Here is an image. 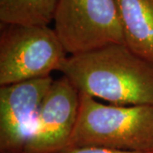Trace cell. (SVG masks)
Masks as SVG:
<instances>
[{
	"label": "cell",
	"instance_id": "3",
	"mask_svg": "<svg viewBox=\"0 0 153 153\" xmlns=\"http://www.w3.org/2000/svg\"><path fill=\"white\" fill-rule=\"evenodd\" d=\"M67 53L48 26L4 25L0 36V85L50 76L60 71Z\"/></svg>",
	"mask_w": 153,
	"mask_h": 153
},
{
	"label": "cell",
	"instance_id": "5",
	"mask_svg": "<svg viewBox=\"0 0 153 153\" xmlns=\"http://www.w3.org/2000/svg\"><path fill=\"white\" fill-rule=\"evenodd\" d=\"M79 92L66 76L54 80L22 153H55L68 146L76 126Z\"/></svg>",
	"mask_w": 153,
	"mask_h": 153
},
{
	"label": "cell",
	"instance_id": "4",
	"mask_svg": "<svg viewBox=\"0 0 153 153\" xmlns=\"http://www.w3.org/2000/svg\"><path fill=\"white\" fill-rule=\"evenodd\" d=\"M54 22L70 55L124 44L116 0H59Z\"/></svg>",
	"mask_w": 153,
	"mask_h": 153
},
{
	"label": "cell",
	"instance_id": "8",
	"mask_svg": "<svg viewBox=\"0 0 153 153\" xmlns=\"http://www.w3.org/2000/svg\"><path fill=\"white\" fill-rule=\"evenodd\" d=\"M59 0H0L4 25L45 27L54 21Z\"/></svg>",
	"mask_w": 153,
	"mask_h": 153
},
{
	"label": "cell",
	"instance_id": "2",
	"mask_svg": "<svg viewBox=\"0 0 153 153\" xmlns=\"http://www.w3.org/2000/svg\"><path fill=\"white\" fill-rule=\"evenodd\" d=\"M76 126L68 146H101L153 152V105H106L79 93Z\"/></svg>",
	"mask_w": 153,
	"mask_h": 153
},
{
	"label": "cell",
	"instance_id": "7",
	"mask_svg": "<svg viewBox=\"0 0 153 153\" xmlns=\"http://www.w3.org/2000/svg\"><path fill=\"white\" fill-rule=\"evenodd\" d=\"M124 44L153 63V0H116Z\"/></svg>",
	"mask_w": 153,
	"mask_h": 153
},
{
	"label": "cell",
	"instance_id": "6",
	"mask_svg": "<svg viewBox=\"0 0 153 153\" xmlns=\"http://www.w3.org/2000/svg\"><path fill=\"white\" fill-rule=\"evenodd\" d=\"M53 82L51 76H47L1 87L0 146L3 152L22 153Z\"/></svg>",
	"mask_w": 153,
	"mask_h": 153
},
{
	"label": "cell",
	"instance_id": "1",
	"mask_svg": "<svg viewBox=\"0 0 153 153\" xmlns=\"http://www.w3.org/2000/svg\"><path fill=\"white\" fill-rule=\"evenodd\" d=\"M60 71L79 93L118 105H153V63L124 44L69 55Z\"/></svg>",
	"mask_w": 153,
	"mask_h": 153
},
{
	"label": "cell",
	"instance_id": "9",
	"mask_svg": "<svg viewBox=\"0 0 153 153\" xmlns=\"http://www.w3.org/2000/svg\"><path fill=\"white\" fill-rule=\"evenodd\" d=\"M55 153H153L125 151L101 146H67Z\"/></svg>",
	"mask_w": 153,
	"mask_h": 153
}]
</instances>
